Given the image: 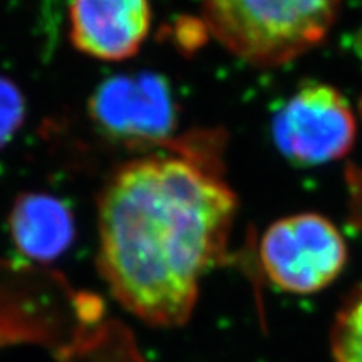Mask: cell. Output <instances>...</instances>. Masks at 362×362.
<instances>
[{"instance_id": "6", "label": "cell", "mask_w": 362, "mask_h": 362, "mask_svg": "<svg viewBox=\"0 0 362 362\" xmlns=\"http://www.w3.org/2000/svg\"><path fill=\"white\" fill-rule=\"evenodd\" d=\"M67 17L72 45L107 62L136 56L151 29L149 0H67Z\"/></svg>"}, {"instance_id": "5", "label": "cell", "mask_w": 362, "mask_h": 362, "mask_svg": "<svg viewBox=\"0 0 362 362\" xmlns=\"http://www.w3.org/2000/svg\"><path fill=\"white\" fill-rule=\"evenodd\" d=\"M89 115L104 133L126 144L166 146L173 139V96L155 72L104 79L90 96Z\"/></svg>"}, {"instance_id": "1", "label": "cell", "mask_w": 362, "mask_h": 362, "mask_svg": "<svg viewBox=\"0 0 362 362\" xmlns=\"http://www.w3.org/2000/svg\"><path fill=\"white\" fill-rule=\"evenodd\" d=\"M166 148L117 166L98 198L99 274L153 327L188 322L203 275L225 259L238 208L214 136L175 138Z\"/></svg>"}, {"instance_id": "11", "label": "cell", "mask_w": 362, "mask_h": 362, "mask_svg": "<svg viewBox=\"0 0 362 362\" xmlns=\"http://www.w3.org/2000/svg\"><path fill=\"white\" fill-rule=\"evenodd\" d=\"M359 116L362 119V96L359 101ZM351 187H352V214H354V218L359 221L362 226V173L351 176Z\"/></svg>"}, {"instance_id": "7", "label": "cell", "mask_w": 362, "mask_h": 362, "mask_svg": "<svg viewBox=\"0 0 362 362\" xmlns=\"http://www.w3.org/2000/svg\"><path fill=\"white\" fill-rule=\"evenodd\" d=\"M13 245L25 259L49 264L69 250L76 238L71 208L47 193H22L8 215Z\"/></svg>"}, {"instance_id": "3", "label": "cell", "mask_w": 362, "mask_h": 362, "mask_svg": "<svg viewBox=\"0 0 362 362\" xmlns=\"http://www.w3.org/2000/svg\"><path fill=\"white\" fill-rule=\"evenodd\" d=\"M341 230L320 214H293L267 226L259 243L262 270L272 285L287 293L324 291L347 264Z\"/></svg>"}, {"instance_id": "9", "label": "cell", "mask_w": 362, "mask_h": 362, "mask_svg": "<svg viewBox=\"0 0 362 362\" xmlns=\"http://www.w3.org/2000/svg\"><path fill=\"white\" fill-rule=\"evenodd\" d=\"M332 362H362V285L341 305L330 336Z\"/></svg>"}, {"instance_id": "4", "label": "cell", "mask_w": 362, "mask_h": 362, "mask_svg": "<svg viewBox=\"0 0 362 362\" xmlns=\"http://www.w3.org/2000/svg\"><path fill=\"white\" fill-rule=\"evenodd\" d=\"M357 116L334 86L307 83L277 111L272 136L280 153L302 166L342 160L354 146Z\"/></svg>"}, {"instance_id": "10", "label": "cell", "mask_w": 362, "mask_h": 362, "mask_svg": "<svg viewBox=\"0 0 362 362\" xmlns=\"http://www.w3.org/2000/svg\"><path fill=\"white\" fill-rule=\"evenodd\" d=\"M24 93L13 81L0 76V149L11 144L25 121Z\"/></svg>"}, {"instance_id": "2", "label": "cell", "mask_w": 362, "mask_h": 362, "mask_svg": "<svg viewBox=\"0 0 362 362\" xmlns=\"http://www.w3.org/2000/svg\"><path fill=\"white\" fill-rule=\"evenodd\" d=\"M344 0H202V24L253 67H280L324 42Z\"/></svg>"}, {"instance_id": "8", "label": "cell", "mask_w": 362, "mask_h": 362, "mask_svg": "<svg viewBox=\"0 0 362 362\" xmlns=\"http://www.w3.org/2000/svg\"><path fill=\"white\" fill-rule=\"evenodd\" d=\"M62 362H148L133 334L116 320L101 324L93 334L66 351Z\"/></svg>"}]
</instances>
